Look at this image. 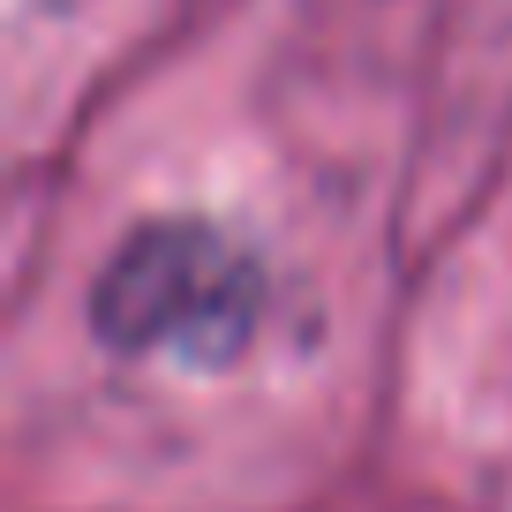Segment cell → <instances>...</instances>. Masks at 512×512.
<instances>
[{"label":"cell","instance_id":"obj_1","mask_svg":"<svg viewBox=\"0 0 512 512\" xmlns=\"http://www.w3.org/2000/svg\"><path fill=\"white\" fill-rule=\"evenodd\" d=\"M264 317V264L211 219H144L91 279V332L113 354L241 362Z\"/></svg>","mask_w":512,"mask_h":512}]
</instances>
